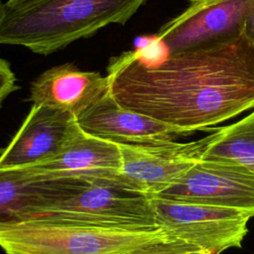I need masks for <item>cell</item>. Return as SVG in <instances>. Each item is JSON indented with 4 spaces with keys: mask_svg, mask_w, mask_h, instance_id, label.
<instances>
[{
    "mask_svg": "<svg viewBox=\"0 0 254 254\" xmlns=\"http://www.w3.org/2000/svg\"><path fill=\"white\" fill-rule=\"evenodd\" d=\"M157 227L209 254L240 248L254 213L232 207L184 202L151 195Z\"/></svg>",
    "mask_w": 254,
    "mask_h": 254,
    "instance_id": "4",
    "label": "cell"
},
{
    "mask_svg": "<svg viewBox=\"0 0 254 254\" xmlns=\"http://www.w3.org/2000/svg\"><path fill=\"white\" fill-rule=\"evenodd\" d=\"M175 239L160 227H103L32 218L0 225L6 254H125Z\"/></svg>",
    "mask_w": 254,
    "mask_h": 254,
    "instance_id": "3",
    "label": "cell"
},
{
    "mask_svg": "<svg viewBox=\"0 0 254 254\" xmlns=\"http://www.w3.org/2000/svg\"><path fill=\"white\" fill-rule=\"evenodd\" d=\"M16 81L17 78L10 64L0 58V107L4 100L18 88Z\"/></svg>",
    "mask_w": 254,
    "mask_h": 254,
    "instance_id": "16",
    "label": "cell"
},
{
    "mask_svg": "<svg viewBox=\"0 0 254 254\" xmlns=\"http://www.w3.org/2000/svg\"><path fill=\"white\" fill-rule=\"evenodd\" d=\"M21 1H24V0H7V1H6V3H7V4H13V3L21 2Z\"/></svg>",
    "mask_w": 254,
    "mask_h": 254,
    "instance_id": "18",
    "label": "cell"
},
{
    "mask_svg": "<svg viewBox=\"0 0 254 254\" xmlns=\"http://www.w3.org/2000/svg\"><path fill=\"white\" fill-rule=\"evenodd\" d=\"M207 136L202 160L234 162L254 174V109L235 123L212 129Z\"/></svg>",
    "mask_w": 254,
    "mask_h": 254,
    "instance_id": "14",
    "label": "cell"
},
{
    "mask_svg": "<svg viewBox=\"0 0 254 254\" xmlns=\"http://www.w3.org/2000/svg\"><path fill=\"white\" fill-rule=\"evenodd\" d=\"M247 31L249 32V34L251 35V37L254 39V9L251 12V14L249 15V17L247 18L246 22H245Z\"/></svg>",
    "mask_w": 254,
    "mask_h": 254,
    "instance_id": "17",
    "label": "cell"
},
{
    "mask_svg": "<svg viewBox=\"0 0 254 254\" xmlns=\"http://www.w3.org/2000/svg\"><path fill=\"white\" fill-rule=\"evenodd\" d=\"M125 254H209L193 245L172 239L148 244Z\"/></svg>",
    "mask_w": 254,
    "mask_h": 254,
    "instance_id": "15",
    "label": "cell"
},
{
    "mask_svg": "<svg viewBox=\"0 0 254 254\" xmlns=\"http://www.w3.org/2000/svg\"><path fill=\"white\" fill-rule=\"evenodd\" d=\"M25 168L48 179L118 180L122 155L118 144L92 136L79 128L56 157Z\"/></svg>",
    "mask_w": 254,
    "mask_h": 254,
    "instance_id": "11",
    "label": "cell"
},
{
    "mask_svg": "<svg viewBox=\"0 0 254 254\" xmlns=\"http://www.w3.org/2000/svg\"><path fill=\"white\" fill-rule=\"evenodd\" d=\"M147 0H24L4 3L0 45L50 55L110 24L124 25Z\"/></svg>",
    "mask_w": 254,
    "mask_h": 254,
    "instance_id": "2",
    "label": "cell"
},
{
    "mask_svg": "<svg viewBox=\"0 0 254 254\" xmlns=\"http://www.w3.org/2000/svg\"><path fill=\"white\" fill-rule=\"evenodd\" d=\"M208 136L191 142L176 140L119 145L122 169L119 181L148 195H157L176 183L201 159Z\"/></svg>",
    "mask_w": 254,
    "mask_h": 254,
    "instance_id": "6",
    "label": "cell"
},
{
    "mask_svg": "<svg viewBox=\"0 0 254 254\" xmlns=\"http://www.w3.org/2000/svg\"><path fill=\"white\" fill-rule=\"evenodd\" d=\"M86 133L119 145L159 143L189 136L184 129L121 106L108 91L77 118Z\"/></svg>",
    "mask_w": 254,
    "mask_h": 254,
    "instance_id": "12",
    "label": "cell"
},
{
    "mask_svg": "<svg viewBox=\"0 0 254 254\" xmlns=\"http://www.w3.org/2000/svg\"><path fill=\"white\" fill-rule=\"evenodd\" d=\"M3 3H2V1L0 0V16H1V14H2V10H3Z\"/></svg>",
    "mask_w": 254,
    "mask_h": 254,
    "instance_id": "19",
    "label": "cell"
},
{
    "mask_svg": "<svg viewBox=\"0 0 254 254\" xmlns=\"http://www.w3.org/2000/svg\"><path fill=\"white\" fill-rule=\"evenodd\" d=\"M90 182L48 179L25 167L0 168V225L36 217L78 193Z\"/></svg>",
    "mask_w": 254,
    "mask_h": 254,
    "instance_id": "9",
    "label": "cell"
},
{
    "mask_svg": "<svg viewBox=\"0 0 254 254\" xmlns=\"http://www.w3.org/2000/svg\"><path fill=\"white\" fill-rule=\"evenodd\" d=\"M157 196L254 213V174L234 162L200 159Z\"/></svg>",
    "mask_w": 254,
    "mask_h": 254,
    "instance_id": "7",
    "label": "cell"
},
{
    "mask_svg": "<svg viewBox=\"0 0 254 254\" xmlns=\"http://www.w3.org/2000/svg\"><path fill=\"white\" fill-rule=\"evenodd\" d=\"M106 75L121 106L193 134L254 109V39L244 24L158 64L123 52L109 60Z\"/></svg>",
    "mask_w": 254,
    "mask_h": 254,
    "instance_id": "1",
    "label": "cell"
},
{
    "mask_svg": "<svg viewBox=\"0 0 254 254\" xmlns=\"http://www.w3.org/2000/svg\"><path fill=\"white\" fill-rule=\"evenodd\" d=\"M253 9L254 0H190L160 28L156 40L168 54L200 46L238 31Z\"/></svg>",
    "mask_w": 254,
    "mask_h": 254,
    "instance_id": "8",
    "label": "cell"
},
{
    "mask_svg": "<svg viewBox=\"0 0 254 254\" xmlns=\"http://www.w3.org/2000/svg\"><path fill=\"white\" fill-rule=\"evenodd\" d=\"M108 91L107 75L64 64L45 70L32 81L30 100L68 112L77 119Z\"/></svg>",
    "mask_w": 254,
    "mask_h": 254,
    "instance_id": "13",
    "label": "cell"
},
{
    "mask_svg": "<svg viewBox=\"0 0 254 254\" xmlns=\"http://www.w3.org/2000/svg\"><path fill=\"white\" fill-rule=\"evenodd\" d=\"M150 196L118 180L94 181L33 218L103 227H157Z\"/></svg>",
    "mask_w": 254,
    "mask_h": 254,
    "instance_id": "5",
    "label": "cell"
},
{
    "mask_svg": "<svg viewBox=\"0 0 254 254\" xmlns=\"http://www.w3.org/2000/svg\"><path fill=\"white\" fill-rule=\"evenodd\" d=\"M68 112L33 104L24 122L0 154V168H22L56 157L79 130Z\"/></svg>",
    "mask_w": 254,
    "mask_h": 254,
    "instance_id": "10",
    "label": "cell"
}]
</instances>
